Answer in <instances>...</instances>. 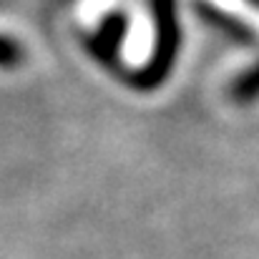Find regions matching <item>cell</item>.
Listing matches in <instances>:
<instances>
[{"label": "cell", "instance_id": "6da1fadb", "mask_svg": "<svg viewBox=\"0 0 259 259\" xmlns=\"http://www.w3.org/2000/svg\"><path fill=\"white\" fill-rule=\"evenodd\" d=\"M229 96L237 103H254L259 101V63H254L249 71L239 73L234 78V83L229 86Z\"/></svg>", "mask_w": 259, "mask_h": 259}, {"label": "cell", "instance_id": "7a4b0ae2", "mask_svg": "<svg viewBox=\"0 0 259 259\" xmlns=\"http://www.w3.org/2000/svg\"><path fill=\"white\" fill-rule=\"evenodd\" d=\"M23 63V46L8 35H0V68H18Z\"/></svg>", "mask_w": 259, "mask_h": 259}]
</instances>
